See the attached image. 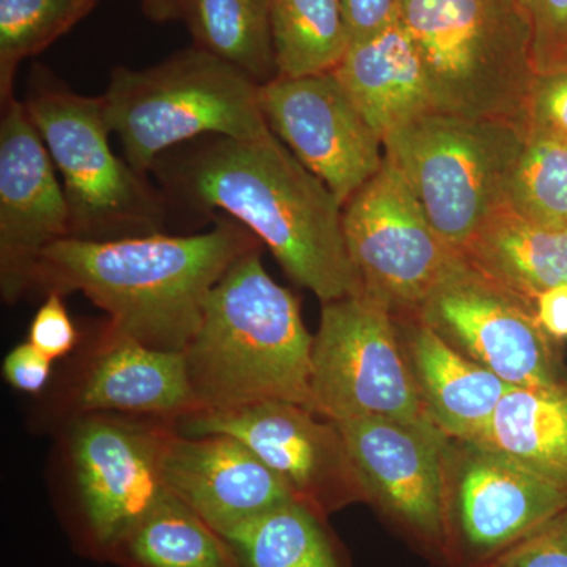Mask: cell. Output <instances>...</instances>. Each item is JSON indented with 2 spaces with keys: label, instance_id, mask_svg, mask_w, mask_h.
Instances as JSON below:
<instances>
[{
  "label": "cell",
  "instance_id": "ffe728a7",
  "mask_svg": "<svg viewBox=\"0 0 567 567\" xmlns=\"http://www.w3.org/2000/svg\"><path fill=\"white\" fill-rule=\"evenodd\" d=\"M380 137L435 110L420 52L401 22L352 44L333 70Z\"/></svg>",
  "mask_w": 567,
  "mask_h": 567
},
{
  "label": "cell",
  "instance_id": "f1b7e54d",
  "mask_svg": "<svg viewBox=\"0 0 567 567\" xmlns=\"http://www.w3.org/2000/svg\"><path fill=\"white\" fill-rule=\"evenodd\" d=\"M533 31L537 76L567 70V0H520Z\"/></svg>",
  "mask_w": 567,
  "mask_h": 567
},
{
  "label": "cell",
  "instance_id": "ba28073f",
  "mask_svg": "<svg viewBox=\"0 0 567 567\" xmlns=\"http://www.w3.org/2000/svg\"><path fill=\"white\" fill-rule=\"evenodd\" d=\"M311 395L312 412L324 420L431 421L393 315L363 295L323 303L312 344Z\"/></svg>",
  "mask_w": 567,
  "mask_h": 567
},
{
  "label": "cell",
  "instance_id": "836d02e7",
  "mask_svg": "<svg viewBox=\"0 0 567 567\" xmlns=\"http://www.w3.org/2000/svg\"><path fill=\"white\" fill-rule=\"evenodd\" d=\"M52 360L31 342L14 347L3 361V375L14 390L39 394L50 382Z\"/></svg>",
  "mask_w": 567,
  "mask_h": 567
},
{
  "label": "cell",
  "instance_id": "f546056e",
  "mask_svg": "<svg viewBox=\"0 0 567 567\" xmlns=\"http://www.w3.org/2000/svg\"><path fill=\"white\" fill-rule=\"evenodd\" d=\"M491 567H567V509L539 525Z\"/></svg>",
  "mask_w": 567,
  "mask_h": 567
},
{
  "label": "cell",
  "instance_id": "44dd1931",
  "mask_svg": "<svg viewBox=\"0 0 567 567\" xmlns=\"http://www.w3.org/2000/svg\"><path fill=\"white\" fill-rule=\"evenodd\" d=\"M472 443L505 454L567 492V379L511 386Z\"/></svg>",
  "mask_w": 567,
  "mask_h": 567
},
{
  "label": "cell",
  "instance_id": "5b68a950",
  "mask_svg": "<svg viewBox=\"0 0 567 567\" xmlns=\"http://www.w3.org/2000/svg\"><path fill=\"white\" fill-rule=\"evenodd\" d=\"M102 99L107 126L126 162L145 177L183 142L270 132L260 85L194 44L148 69L117 66Z\"/></svg>",
  "mask_w": 567,
  "mask_h": 567
},
{
  "label": "cell",
  "instance_id": "3957f363",
  "mask_svg": "<svg viewBox=\"0 0 567 567\" xmlns=\"http://www.w3.org/2000/svg\"><path fill=\"white\" fill-rule=\"evenodd\" d=\"M312 344L300 301L267 274L260 248L246 252L213 287L185 352L200 412L267 401L312 410Z\"/></svg>",
  "mask_w": 567,
  "mask_h": 567
},
{
  "label": "cell",
  "instance_id": "1f68e13d",
  "mask_svg": "<svg viewBox=\"0 0 567 567\" xmlns=\"http://www.w3.org/2000/svg\"><path fill=\"white\" fill-rule=\"evenodd\" d=\"M527 128L567 140V70L536 76L528 99Z\"/></svg>",
  "mask_w": 567,
  "mask_h": 567
},
{
  "label": "cell",
  "instance_id": "30bf717a",
  "mask_svg": "<svg viewBox=\"0 0 567 567\" xmlns=\"http://www.w3.org/2000/svg\"><path fill=\"white\" fill-rule=\"evenodd\" d=\"M566 509V491L505 454L465 440L447 442V566L491 567L539 525Z\"/></svg>",
  "mask_w": 567,
  "mask_h": 567
},
{
  "label": "cell",
  "instance_id": "7402d4cb",
  "mask_svg": "<svg viewBox=\"0 0 567 567\" xmlns=\"http://www.w3.org/2000/svg\"><path fill=\"white\" fill-rule=\"evenodd\" d=\"M461 254L480 274L533 303L540 293L567 286V227L533 226L507 208L496 212Z\"/></svg>",
  "mask_w": 567,
  "mask_h": 567
},
{
  "label": "cell",
  "instance_id": "7a4b0ae2",
  "mask_svg": "<svg viewBox=\"0 0 567 567\" xmlns=\"http://www.w3.org/2000/svg\"><path fill=\"white\" fill-rule=\"evenodd\" d=\"M259 240L240 223L216 219L203 234L81 240L41 251L29 290L81 292L111 317V333L185 353L213 287Z\"/></svg>",
  "mask_w": 567,
  "mask_h": 567
},
{
  "label": "cell",
  "instance_id": "d6a6232c",
  "mask_svg": "<svg viewBox=\"0 0 567 567\" xmlns=\"http://www.w3.org/2000/svg\"><path fill=\"white\" fill-rule=\"evenodd\" d=\"M401 3L402 0H341L350 47L398 24Z\"/></svg>",
  "mask_w": 567,
  "mask_h": 567
},
{
  "label": "cell",
  "instance_id": "cb8c5ba5",
  "mask_svg": "<svg viewBox=\"0 0 567 567\" xmlns=\"http://www.w3.org/2000/svg\"><path fill=\"white\" fill-rule=\"evenodd\" d=\"M194 47L237 66L257 84L278 76L270 0H178Z\"/></svg>",
  "mask_w": 567,
  "mask_h": 567
},
{
  "label": "cell",
  "instance_id": "603a6c76",
  "mask_svg": "<svg viewBox=\"0 0 567 567\" xmlns=\"http://www.w3.org/2000/svg\"><path fill=\"white\" fill-rule=\"evenodd\" d=\"M107 559L123 567H244L229 540L169 491Z\"/></svg>",
  "mask_w": 567,
  "mask_h": 567
},
{
  "label": "cell",
  "instance_id": "9a60e30c",
  "mask_svg": "<svg viewBox=\"0 0 567 567\" xmlns=\"http://www.w3.org/2000/svg\"><path fill=\"white\" fill-rule=\"evenodd\" d=\"M270 132L331 189L344 207L383 162V141L350 99L334 71L276 76L260 85Z\"/></svg>",
  "mask_w": 567,
  "mask_h": 567
},
{
  "label": "cell",
  "instance_id": "7c38bea8",
  "mask_svg": "<svg viewBox=\"0 0 567 567\" xmlns=\"http://www.w3.org/2000/svg\"><path fill=\"white\" fill-rule=\"evenodd\" d=\"M188 434L240 440L281 477L295 498L319 516L368 503L341 429L292 402L267 401L235 409L205 410L185 417Z\"/></svg>",
  "mask_w": 567,
  "mask_h": 567
},
{
  "label": "cell",
  "instance_id": "5bb4252c",
  "mask_svg": "<svg viewBox=\"0 0 567 567\" xmlns=\"http://www.w3.org/2000/svg\"><path fill=\"white\" fill-rule=\"evenodd\" d=\"M368 494V503L445 563V457L450 436L431 421L385 417L334 421Z\"/></svg>",
  "mask_w": 567,
  "mask_h": 567
},
{
  "label": "cell",
  "instance_id": "9c48e42d",
  "mask_svg": "<svg viewBox=\"0 0 567 567\" xmlns=\"http://www.w3.org/2000/svg\"><path fill=\"white\" fill-rule=\"evenodd\" d=\"M342 227L361 295L385 306L393 317L415 316L436 287L464 264V256L436 233L386 158L344 205Z\"/></svg>",
  "mask_w": 567,
  "mask_h": 567
},
{
  "label": "cell",
  "instance_id": "2e32d148",
  "mask_svg": "<svg viewBox=\"0 0 567 567\" xmlns=\"http://www.w3.org/2000/svg\"><path fill=\"white\" fill-rule=\"evenodd\" d=\"M24 102L2 103L0 121V284L3 298L29 290L43 249L71 238L65 192Z\"/></svg>",
  "mask_w": 567,
  "mask_h": 567
},
{
  "label": "cell",
  "instance_id": "52a82bcc",
  "mask_svg": "<svg viewBox=\"0 0 567 567\" xmlns=\"http://www.w3.org/2000/svg\"><path fill=\"white\" fill-rule=\"evenodd\" d=\"M24 104L61 174L71 238L115 240L162 233L167 197L112 151L102 96L80 95L35 63Z\"/></svg>",
  "mask_w": 567,
  "mask_h": 567
},
{
  "label": "cell",
  "instance_id": "484cf974",
  "mask_svg": "<svg viewBox=\"0 0 567 567\" xmlns=\"http://www.w3.org/2000/svg\"><path fill=\"white\" fill-rule=\"evenodd\" d=\"M278 76L333 71L349 50L341 0H270Z\"/></svg>",
  "mask_w": 567,
  "mask_h": 567
},
{
  "label": "cell",
  "instance_id": "4dcf8cb0",
  "mask_svg": "<svg viewBox=\"0 0 567 567\" xmlns=\"http://www.w3.org/2000/svg\"><path fill=\"white\" fill-rule=\"evenodd\" d=\"M63 295L47 293L44 303L33 316L29 339L33 347L52 361L65 357L78 342V331L63 303Z\"/></svg>",
  "mask_w": 567,
  "mask_h": 567
},
{
  "label": "cell",
  "instance_id": "4fadbf2b",
  "mask_svg": "<svg viewBox=\"0 0 567 567\" xmlns=\"http://www.w3.org/2000/svg\"><path fill=\"white\" fill-rule=\"evenodd\" d=\"M171 429L106 413L85 415L71 432L70 454L84 540L96 557L112 550L167 488L163 451Z\"/></svg>",
  "mask_w": 567,
  "mask_h": 567
},
{
  "label": "cell",
  "instance_id": "8992f818",
  "mask_svg": "<svg viewBox=\"0 0 567 567\" xmlns=\"http://www.w3.org/2000/svg\"><path fill=\"white\" fill-rule=\"evenodd\" d=\"M527 133L520 123L503 118L432 110L388 133L383 148L436 233L462 252L505 208Z\"/></svg>",
  "mask_w": 567,
  "mask_h": 567
},
{
  "label": "cell",
  "instance_id": "277c9868",
  "mask_svg": "<svg viewBox=\"0 0 567 567\" xmlns=\"http://www.w3.org/2000/svg\"><path fill=\"white\" fill-rule=\"evenodd\" d=\"M399 22L420 52L436 111L527 128L537 74L520 0H402Z\"/></svg>",
  "mask_w": 567,
  "mask_h": 567
},
{
  "label": "cell",
  "instance_id": "6da1fadb",
  "mask_svg": "<svg viewBox=\"0 0 567 567\" xmlns=\"http://www.w3.org/2000/svg\"><path fill=\"white\" fill-rule=\"evenodd\" d=\"M153 171L173 199L240 223L322 303L361 295L347 251L344 207L274 133L200 137L173 158L163 155Z\"/></svg>",
  "mask_w": 567,
  "mask_h": 567
},
{
  "label": "cell",
  "instance_id": "ac0fdd59",
  "mask_svg": "<svg viewBox=\"0 0 567 567\" xmlns=\"http://www.w3.org/2000/svg\"><path fill=\"white\" fill-rule=\"evenodd\" d=\"M82 415L189 417L200 412L185 353L153 349L107 331L74 393Z\"/></svg>",
  "mask_w": 567,
  "mask_h": 567
},
{
  "label": "cell",
  "instance_id": "8fae6325",
  "mask_svg": "<svg viewBox=\"0 0 567 567\" xmlns=\"http://www.w3.org/2000/svg\"><path fill=\"white\" fill-rule=\"evenodd\" d=\"M417 317L458 353L514 386L567 379L557 341L536 303L480 274L466 260L431 293Z\"/></svg>",
  "mask_w": 567,
  "mask_h": 567
},
{
  "label": "cell",
  "instance_id": "d590c367",
  "mask_svg": "<svg viewBox=\"0 0 567 567\" xmlns=\"http://www.w3.org/2000/svg\"><path fill=\"white\" fill-rule=\"evenodd\" d=\"M142 10L155 22L181 20L178 0H141Z\"/></svg>",
  "mask_w": 567,
  "mask_h": 567
},
{
  "label": "cell",
  "instance_id": "d4e9b609",
  "mask_svg": "<svg viewBox=\"0 0 567 567\" xmlns=\"http://www.w3.org/2000/svg\"><path fill=\"white\" fill-rule=\"evenodd\" d=\"M323 518L300 502L227 533L244 567H341Z\"/></svg>",
  "mask_w": 567,
  "mask_h": 567
},
{
  "label": "cell",
  "instance_id": "d6986e66",
  "mask_svg": "<svg viewBox=\"0 0 567 567\" xmlns=\"http://www.w3.org/2000/svg\"><path fill=\"white\" fill-rule=\"evenodd\" d=\"M394 320L425 415L450 439L473 442L513 385L446 344L420 317Z\"/></svg>",
  "mask_w": 567,
  "mask_h": 567
},
{
  "label": "cell",
  "instance_id": "e575fe53",
  "mask_svg": "<svg viewBox=\"0 0 567 567\" xmlns=\"http://www.w3.org/2000/svg\"><path fill=\"white\" fill-rule=\"evenodd\" d=\"M537 319L551 338H567V286L540 293L536 300Z\"/></svg>",
  "mask_w": 567,
  "mask_h": 567
},
{
  "label": "cell",
  "instance_id": "e0dca14e",
  "mask_svg": "<svg viewBox=\"0 0 567 567\" xmlns=\"http://www.w3.org/2000/svg\"><path fill=\"white\" fill-rule=\"evenodd\" d=\"M164 486L219 535L298 502L290 487L240 440L178 435L163 451Z\"/></svg>",
  "mask_w": 567,
  "mask_h": 567
},
{
  "label": "cell",
  "instance_id": "83f0119b",
  "mask_svg": "<svg viewBox=\"0 0 567 567\" xmlns=\"http://www.w3.org/2000/svg\"><path fill=\"white\" fill-rule=\"evenodd\" d=\"M100 0H0V100L13 99L25 59L50 48L84 20Z\"/></svg>",
  "mask_w": 567,
  "mask_h": 567
},
{
  "label": "cell",
  "instance_id": "4316f807",
  "mask_svg": "<svg viewBox=\"0 0 567 567\" xmlns=\"http://www.w3.org/2000/svg\"><path fill=\"white\" fill-rule=\"evenodd\" d=\"M505 208L533 226L567 227V140L528 130L507 185Z\"/></svg>",
  "mask_w": 567,
  "mask_h": 567
}]
</instances>
